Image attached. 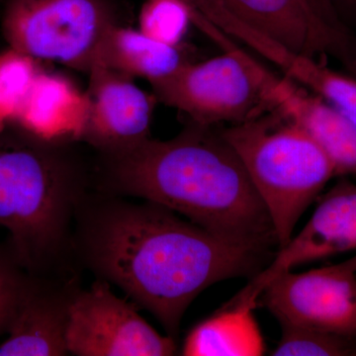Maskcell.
<instances>
[{
    "label": "cell",
    "instance_id": "obj_1",
    "mask_svg": "<svg viewBox=\"0 0 356 356\" xmlns=\"http://www.w3.org/2000/svg\"><path fill=\"white\" fill-rule=\"evenodd\" d=\"M93 188L76 218L77 266L120 288L177 339L185 312L211 285L252 275L266 254L220 240L152 201Z\"/></svg>",
    "mask_w": 356,
    "mask_h": 356
},
{
    "label": "cell",
    "instance_id": "obj_2",
    "mask_svg": "<svg viewBox=\"0 0 356 356\" xmlns=\"http://www.w3.org/2000/svg\"><path fill=\"white\" fill-rule=\"evenodd\" d=\"M96 191L158 203L224 242L267 254L270 215L238 154L211 126L187 120L172 139L95 154Z\"/></svg>",
    "mask_w": 356,
    "mask_h": 356
},
{
    "label": "cell",
    "instance_id": "obj_3",
    "mask_svg": "<svg viewBox=\"0 0 356 356\" xmlns=\"http://www.w3.org/2000/svg\"><path fill=\"white\" fill-rule=\"evenodd\" d=\"M81 145L43 137L15 121L0 126V227L31 275L83 273L74 257V225L95 188V163Z\"/></svg>",
    "mask_w": 356,
    "mask_h": 356
},
{
    "label": "cell",
    "instance_id": "obj_4",
    "mask_svg": "<svg viewBox=\"0 0 356 356\" xmlns=\"http://www.w3.org/2000/svg\"><path fill=\"white\" fill-rule=\"evenodd\" d=\"M220 133L242 161L273 220L278 247H284L336 177L331 159L304 129L275 111Z\"/></svg>",
    "mask_w": 356,
    "mask_h": 356
},
{
    "label": "cell",
    "instance_id": "obj_5",
    "mask_svg": "<svg viewBox=\"0 0 356 356\" xmlns=\"http://www.w3.org/2000/svg\"><path fill=\"white\" fill-rule=\"evenodd\" d=\"M192 24L225 51L202 63H187L172 76L151 84L159 102L201 125H232L274 111L276 74L229 38L191 3Z\"/></svg>",
    "mask_w": 356,
    "mask_h": 356
},
{
    "label": "cell",
    "instance_id": "obj_6",
    "mask_svg": "<svg viewBox=\"0 0 356 356\" xmlns=\"http://www.w3.org/2000/svg\"><path fill=\"white\" fill-rule=\"evenodd\" d=\"M132 18L124 0H6L1 30L10 50L88 74L108 33Z\"/></svg>",
    "mask_w": 356,
    "mask_h": 356
},
{
    "label": "cell",
    "instance_id": "obj_7",
    "mask_svg": "<svg viewBox=\"0 0 356 356\" xmlns=\"http://www.w3.org/2000/svg\"><path fill=\"white\" fill-rule=\"evenodd\" d=\"M140 310L132 301L117 297L106 281L95 280L88 289L81 288L70 307L67 331L70 355H177V339L159 334Z\"/></svg>",
    "mask_w": 356,
    "mask_h": 356
},
{
    "label": "cell",
    "instance_id": "obj_8",
    "mask_svg": "<svg viewBox=\"0 0 356 356\" xmlns=\"http://www.w3.org/2000/svg\"><path fill=\"white\" fill-rule=\"evenodd\" d=\"M259 300L280 324L356 343V273L343 262L306 273L285 271L268 282Z\"/></svg>",
    "mask_w": 356,
    "mask_h": 356
},
{
    "label": "cell",
    "instance_id": "obj_9",
    "mask_svg": "<svg viewBox=\"0 0 356 356\" xmlns=\"http://www.w3.org/2000/svg\"><path fill=\"white\" fill-rule=\"evenodd\" d=\"M86 123L79 140L96 154L124 151L151 138L156 99L133 77L96 67L88 74Z\"/></svg>",
    "mask_w": 356,
    "mask_h": 356
},
{
    "label": "cell",
    "instance_id": "obj_10",
    "mask_svg": "<svg viewBox=\"0 0 356 356\" xmlns=\"http://www.w3.org/2000/svg\"><path fill=\"white\" fill-rule=\"evenodd\" d=\"M81 289V275L29 274L6 339L0 343V356L70 355L67 331L70 307Z\"/></svg>",
    "mask_w": 356,
    "mask_h": 356
},
{
    "label": "cell",
    "instance_id": "obj_11",
    "mask_svg": "<svg viewBox=\"0 0 356 356\" xmlns=\"http://www.w3.org/2000/svg\"><path fill=\"white\" fill-rule=\"evenodd\" d=\"M356 250V185L343 180L321 197L298 235L280 248L250 284L262 293L276 276L308 262Z\"/></svg>",
    "mask_w": 356,
    "mask_h": 356
},
{
    "label": "cell",
    "instance_id": "obj_12",
    "mask_svg": "<svg viewBox=\"0 0 356 356\" xmlns=\"http://www.w3.org/2000/svg\"><path fill=\"white\" fill-rule=\"evenodd\" d=\"M218 1L238 20L294 53L311 58L346 55V33L325 22L308 0Z\"/></svg>",
    "mask_w": 356,
    "mask_h": 356
},
{
    "label": "cell",
    "instance_id": "obj_13",
    "mask_svg": "<svg viewBox=\"0 0 356 356\" xmlns=\"http://www.w3.org/2000/svg\"><path fill=\"white\" fill-rule=\"evenodd\" d=\"M274 111L306 131L331 159L337 175H356V126L339 109L290 79L273 86Z\"/></svg>",
    "mask_w": 356,
    "mask_h": 356
},
{
    "label": "cell",
    "instance_id": "obj_14",
    "mask_svg": "<svg viewBox=\"0 0 356 356\" xmlns=\"http://www.w3.org/2000/svg\"><path fill=\"white\" fill-rule=\"evenodd\" d=\"M261 293L248 284L228 305L198 323L185 337V356H259L266 353L254 317Z\"/></svg>",
    "mask_w": 356,
    "mask_h": 356
},
{
    "label": "cell",
    "instance_id": "obj_15",
    "mask_svg": "<svg viewBox=\"0 0 356 356\" xmlns=\"http://www.w3.org/2000/svg\"><path fill=\"white\" fill-rule=\"evenodd\" d=\"M88 110L86 92L70 79L39 70L13 121L50 139L79 140Z\"/></svg>",
    "mask_w": 356,
    "mask_h": 356
},
{
    "label": "cell",
    "instance_id": "obj_16",
    "mask_svg": "<svg viewBox=\"0 0 356 356\" xmlns=\"http://www.w3.org/2000/svg\"><path fill=\"white\" fill-rule=\"evenodd\" d=\"M191 62L184 44H163L131 25H121L107 35L95 67L116 70L133 79L143 77L152 83L172 76Z\"/></svg>",
    "mask_w": 356,
    "mask_h": 356
},
{
    "label": "cell",
    "instance_id": "obj_17",
    "mask_svg": "<svg viewBox=\"0 0 356 356\" xmlns=\"http://www.w3.org/2000/svg\"><path fill=\"white\" fill-rule=\"evenodd\" d=\"M291 76L346 115L356 126V79L320 64L316 58L301 57L293 63Z\"/></svg>",
    "mask_w": 356,
    "mask_h": 356
},
{
    "label": "cell",
    "instance_id": "obj_18",
    "mask_svg": "<svg viewBox=\"0 0 356 356\" xmlns=\"http://www.w3.org/2000/svg\"><path fill=\"white\" fill-rule=\"evenodd\" d=\"M282 336L274 356H339L356 353V343L327 332L290 324H280Z\"/></svg>",
    "mask_w": 356,
    "mask_h": 356
},
{
    "label": "cell",
    "instance_id": "obj_19",
    "mask_svg": "<svg viewBox=\"0 0 356 356\" xmlns=\"http://www.w3.org/2000/svg\"><path fill=\"white\" fill-rule=\"evenodd\" d=\"M28 276L6 243H0V336L6 334Z\"/></svg>",
    "mask_w": 356,
    "mask_h": 356
},
{
    "label": "cell",
    "instance_id": "obj_20",
    "mask_svg": "<svg viewBox=\"0 0 356 356\" xmlns=\"http://www.w3.org/2000/svg\"><path fill=\"white\" fill-rule=\"evenodd\" d=\"M309 3L315 9L316 13L332 27L346 31V28L339 19V14L332 6L331 0H308Z\"/></svg>",
    "mask_w": 356,
    "mask_h": 356
},
{
    "label": "cell",
    "instance_id": "obj_21",
    "mask_svg": "<svg viewBox=\"0 0 356 356\" xmlns=\"http://www.w3.org/2000/svg\"><path fill=\"white\" fill-rule=\"evenodd\" d=\"M331 2L337 14L341 7L343 8H355L356 7V0H331Z\"/></svg>",
    "mask_w": 356,
    "mask_h": 356
},
{
    "label": "cell",
    "instance_id": "obj_22",
    "mask_svg": "<svg viewBox=\"0 0 356 356\" xmlns=\"http://www.w3.org/2000/svg\"><path fill=\"white\" fill-rule=\"evenodd\" d=\"M344 264L346 266L350 267V269H353V271L356 273V255L353 259H348V261H344Z\"/></svg>",
    "mask_w": 356,
    "mask_h": 356
},
{
    "label": "cell",
    "instance_id": "obj_23",
    "mask_svg": "<svg viewBox=\"0 0 356 356\" xmlns=\"http://www.w3.org/2000/svg\"><path fill=\"white\" fill-rule=\"evenodd\" d=\"M350 67L351 69H353V72H355L356 74V57L353 58V60H351Z\"/></svg>",
    "mask_w": 356,
    "mask_h": 356
},
{
    "label": "cell",
    "instance_id": "obj_24",
    "mask_svg": "<svg viewBox=\"0 0 356 356\" xmlns=\"http://www.w3.org/2000/svg\"><path fill=\"white\" fill-rule=\"evenodd\" d=\"M0 1H1V0H0Z\"/></svg>",
    "mask_w": 356,
    "mask_h": 356
}]
</instances>
